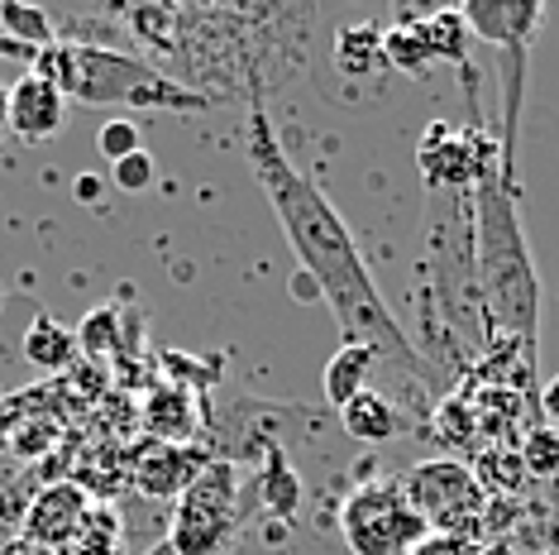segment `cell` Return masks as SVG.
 <instances>
[{
	"label": "cell",
	"mask_w": 559,
	"mask_h": 555,
	"mask_svg": "<svg viewBox=\"0 0 559 555\" xmlns=\"http://www.w3.org/2000/svg\"><path fill=\"white\" fill-rule=\"evenodd\" d=\"M245 154H249V168H253V178H259L263 197H269L277 225H283L292 255L301 263V273H307L316 283V293L330 302L345 340L368 345L378 359L397 364V369H406L412 378H430V364L421 359V350L406 340V331L383 307V293H378L373 273H368L359 245H354V231L345 225V216L330 206V197L321 187L287 158V149L277 144L273 120L263 116V106L249 110Z\"/></svg>",
	"instance_id": "obj_1"
},
{
	"label": "cell",
	"mask_w": 559,
	"mask_h": 555,
	"mask_svg": "<svg viewBox=\"0 0 559 555\" xmlns=\"http://www.w3.org/2000/svg\"><path fill=\"white\" fill-rule=\"evenodd\" d=\"M474 283L483 293V311L516 340L521 359L536 369L540 345V278L521 231L512 178L502 163H488L474 182Z\"/></svg>",
	"instance_id": "obj_2"
},
{
	"label": "cell",
	"mask_w": 559,
	"mask_h": 555,
	"mask_svg": "<svg viewBox=\"0 0 559 555\" xmlns=\"http://www.w3.org/2000/svg\"><path fill=\"white\" fill-rule=\"evenodd\" d=\"M34 72L53 82L68 101H82V106L96 110H177V116H187V110L215 106L206 92H197V86L168 78L154 62L110 44L58 39L34 58Z\"/></svg>",
	"instance_id": "obj_3"
},
{
	"label": "cell",
	"mask_w": 559,
	"mask_h": 555,
	"mask_svg": "<svg viewBox=\"0 0 559 555\" xmlns=\"http://www.w3.org/2000/svg\"><path fill=\"white\" fill-rule=\"evenodd\" d=\"M245 508H239V470L230 460H211L192 479L182 498L173 503L168 522V546L177 555H225L239 536Z\"/></svg>",
	"instance_id": "obj_4"
},
{
	"label": "cell",
	"mask_w": 559,
	"mask_h": 555,
	"mask_svg": "<svg viewBox=\"0 0 559 555\" xmlns=\"http://www.w3.org/2000/svg\"><path fill=\"white\" fill-rule=\"evenodd\" d=\"M340 532L354 555H406L416 541L430 536L426 517L406 503L402 484L392 479H368L345 498L340 512Z\"/></svg>",
	"instance_id": "obj_5"
},
{
	"label": "cell",
	"mask_w": 559,
	"mask_h": 555,
	"mask_svg": "<svg viewBox=\"0 0 559 555\" xmlns=\"http://www.w3.org/2000/svg\"><path fill=\"white\" fill-rule=\"evenodd\" d=\"M406 503L426 517L430 532H454L468 536V522H478L488 508V494L478 488V479L460 460H421L402 484Z\"/></svg>",
	"instance_id": "obj_6"
},
{
	"label": "cell",
	"mask_w": 559,
	"mask_h": 555,
	"mask_svg": "<svg viewBox=\"0 0 559 555\" xmlns=\"http://www.w3.org/2000/svg\"><path fill=\"white\" fill-rule=\"evenodd\" d=\"M488 163H502V149L492 144L483 125L460 130V125L436 120L426 125L421 144H416V168L436 197H468Z\"/></svg>",
	"instance_id": "obj_7"
},
{
	"label": "cell",
	"mask_w": 559,
	"mask_h": 555,
	"mask_svg": "<svg viewBox=\"0 0 559 555\" xmlns=\"http://www.w3.org/2000/svg\"><path fill=\"white\" fill-rule=\"evenodd\" d=\"M206 464H211V456H201L197 446H163V440H154L144 456L130 460V479L144 498H173L177 503Z\"/></svg>",
	"instance_id": "obj_8"
},
{
	"label": "cell",
	"mask_w": 559,
	"mask_h": 555,
	"mask_svg": "<svg viewBox=\"0 0 559 555\" xmlns=\"http://www.w3.org/2000/svg\"><path fill=\"white\" fill-rule=\"evenodd\" d=\"M62 125H68V96L29 68L15 86H10V130H15L24 144H44V139H53Z\"/></svg>",
	"instance_id": "obj_9"
},
{
	"label": "cell",
	"mask_w": 559,
	"mask_h": 555,
	"mask_svg": "<svg viewBox=\"0 0 559 555\" xmlns=\"http://www.w3.org/2000/svg\"><path fill=\"white\" fill-rule=\"evenodd\" d=\"M464 20L474 29V39L498 44L502 54H526L531 34L540 24V5L536 0H468Z\"/></svg>",
	"instance_id": "obj_10"
},
{
	"label": "cell",
	"mask_w": 559,
	"mask_h": 555,
	"mask_svg": "<svg viewBox=\"0 0 559 555\" xmlns=\"http://www.w3.org/2000/svg\"><path fill=\"white\" fill-rule=\"evenodd\" d=\"M86 508H92V498H86L78 484L44 488L29 508V522H24V546H34V551L39 546H72Z\"/></svg>",
	"instance_id": "obj_11"
},
{
	"label": "cell",
	"mask_w": 559,
	"mask_h": 555,
	"mask_svg": "<svg viewBox=\"0 0 559 555\" xmlns=\"http://www.w3.org/2000/svg\"><path fill=\"white\" fill-rule=\"evenodd\" d=\"M201 416L192 408V398H187L182 383H158L154 393L144 402V432L163 440V446H187V440L197 436Z\"/></svg>",
	"instance_id": "obj_12"
},
{
	"label": "cell",
	"mask_w": 559,
	"mask_h": 555,
	"mask_svg": "<svg viewBox=\"0 0 559 555\" xmlns=\"http://www.w3.org/2000/svg\"><path fill=\"white\" fill-rule=\"evenodd\" d=\"M340 426L354 436V440H368V446H383V440L402 436V412L392 408L383 393H373V388H364L359 398H349L345 408H340Z\"/></svg>",
	"instance_id": "obj_13"
},
{
	"label": "cell",
	"mask_w": 559,
	"mask_h": 555,
	"mask_svg": "<svg viewBox=\"0 0 559 555\" xmlns=\"http://www.w3.org/2000/svg\"><path fill=\"white\" fill-rule=\"evenodd\" d=\"M24 359L44 374H68L72 359H78V335L53 317H34L29 331H24Z\"/></svg>",
	"instance_id": "obj_14"
},
{
	"label": "cell",
	"mask_w": 559,
	"mask_h": 555,
	"mask_svg": "<svg viewBox=\"0 0 559 555\" xmlns=\"http://www.w3.org/2000/svg\"><path fill=\"white\" fill-rule=\"evenodd\" d=\"M378 364H383V359H378L368 345H354V340H345V345L335 350V359L325 364V398L335 402V408H345L349 398H359L368 388V378H373Z\"/></svg>",
	"instance_id": "obj_15"
},
{
	"label": "cell",
	"mask_w": 559,
	"mask_h": 555,
	"mask_svg": "<svg viewBox=\"0 0 559 555\" xmlns=\"http://www.w3.org/2000/svg\"><path fill=\"white\" fill-rule=\"evenodd\" d=\"M416 24H421V39L430 48V58L464 68L468 44H474V29H468L464 10H430V15H416Z\"/></svg>",
	"instance_id": "obj_16"
},
{
	"label": "cell",
	"mask_w": 559,
	"mask_h": 555,
	"mask_svg": "<svg viewBox=\"0 0 559 555\" xmlns=\"http://www.w3.org/2000/svg\"><path fill=\"white\" fill-rule=\"evenodd\" d=\"M335 68L345 78H373L383 68V29L378 24H345L335 34Z\"/></svg>",
	"instance_id": "obj_17"
},
{
	"label": "cell",
	"mask_w": 559,
	"mask_h": 555,
	"mask_svg": "<svg viewBox=\"0 0 559 555\" xmlns=\"http://www.w3.org/2000/svg\"><path fill=\"white\" fill-rule=\"evenodd\" d=\"M78 355H86V359H120V350H124V331H120V307L116 302H100V307H92L82 317V326L78 331Z\"/></svg>",
	"instance_id": "obj_18"
},
{
	"label": "cell",
	"mask_w": 559,
	"mask_h": 555,
	"mask_svg": "<svg viewBox=\"0 0 559 555\" xmlns=\"http://www.w3.org/2000/svg\"><path fill=\"white\" fill-rule=\"evenodd\" d=\"M430 48L421 39V24H416V15H406L402 24H392V29H383V68H397L406 72V78H426L430 72Z\"/></svg>",
	"instance_id": "obj_19"
},
{
	"label": "cell",
	"mask_w": 559,
	"mask_h": 555,
	"mask_svg": "<svg viewBox=\"0 0 559 555\" xmlns=\"http://www.w3.org/2000/svg\"><path fill=\"white\" fill-rule=\"evenodd\" d=\"M120 512L106 508V503H92L72 536V555H120Z\"/></svg>",
	"instance_id": "obj_20"
},
{
	"label": "cell",
	"mask_w": 559,
	"mask_h": 555,
	"mask_svg": "<svg viewBox=\"0 0 559 555\" xmlns=\"http://www.w3.org/2000/svg\"><path fill=\"white\" fill-rule=\"evenodd\" d=\"M0 29H5L20 48H29V54H44V48L58 44L53 20L34 5H0Z\"/></svg>",
	"instance_id": "obj_21"
},
{
	"label": "cell",
	"mask_w": 559,
	"mask_h": 555,
	"mask_svg": "<svg viewBox=\"0 0 559 555\" xmlns=\"http://www.w3.org/2000/svg\"><path fill=\"white\" fill-rule=\"evenodd\" d=\"M521 464H526V474H536V479H555L559 474V432L555 426L531 422L526 446H521Z\"/></svg>",
	"instance_id": "obj_22"
},
{
	"label": "cell",
	"mask_w": 559,
	"mask_h": 555,
	"mask_svg": "<svg viewBox=\"0 0 559 555\" xmlns=\"http://www.w3.org/2000/svg\"><path fill=\"white\" fill-rule=\"evenodd\" d=\"M474 479H478L483 494H502V488L512 494L521 479H526V464H521V456H502V450H488V456L478 460Z\"/></svg>",
	"instance_id": "obj_23"
},
{
	"label": "cell",
	"mask_w": 559,
	"mask_h": 555,
	"mask_svg": "<svg viewBox=\"0 0 559 555\" xmlns=\"http://www.w3.org/2000/svg\"><path fill=\"white\" fill-rule=\"evenodd\" d=\"M139 125L130 120V116H110L106 125H100L96 130V154L110 163V168H116L120 158H130V154H139Z\"/></svg>",
	"instance_id": "obj_24"
},
{
	"label": "cell",
	"mask_w": 559,
	"mask_h": 555,
	"mask_svg": "<svg viewBox=\"0 0 559 555\" xmlns=\"http://www.w3.org/2000/svg\"><path fill=\"white\" fill-rule=\"evenodd\" d=\"M263 498H269V508L277 512H297V498H301V484H297V474L287 470V460L283 456H273L269 460V479H263Z\"/></svg>",
	"instance_id": "obj_25"
},
{
	"label": "cell",
	"mask_w": 559,
	"mask_h": 555,
	"mask_svg": "<svg viewBox=\"0 0 559 555\" xmlns=\"http://www.w3.org/2000/svg\"><path fill=\"white\" fill-rule=\"evenodd\" d=\"M478 432V422H474V408H468V398H450L440 408V436L450 440V446H468Z\"/></svg>",
	"instance_id": "obj_26"
},
{
	"label": "cell",
	"mask_w": 559,
	"mask_h": 555,
	"mask_svg": "<svg viewBox=\"0 0 559 555\" xmlns=\"http://www.w3.org/2000/svg\"><path fill=\"white\" fill-rule=\"evenodd\" d=\"M110 178H116L120 192H148V182H154V158L139 149V154L120 158L116 168H110Z\"/></svg>",
	"instance_id": "obj_27"
},
{
	"label": "cell",
	"mask_w": 559,
	"mask_h": 555,
	"mask_svg": "<svg viewBox=\"0 0 559 555\" xmlns=\"http://www.w3.org/2000/svg\"><path fill=\"white\" fill-rule=\"evenodd\" d=\"M406 555H483L474 536H454V532H430L426 541H416Z\"/></svg>",
	"instance_id": "obj_28"
},
{
	"label": "cell",
	"mask_w": 559,
	"mask_h": 555,
	"mask_svg": "<svg viewBox=\"0 0 559 555\" xmlns=\"http://www.w3.org/2000/svg\"><path fill=\"white\" fill-rule=\"evenodd\" d=\"M536 412H540V416H550V422H545V426H555V432H559V374H555L550 383L540 388V402H536Z\"/></svg>",
	"instance_id": "obj_29"
},
{
	"label": "cell",
	"mask_w": 559,
	"mask_h": 555,
	"mask_svg": "<svg viewBox=\"0 0 559 555\" xmlns=\"http://www.w3.org/2000/svg\"><path fill=\"white\" fill-rule=\"evenodd\" d=\"M0 58H29V68H34V58H39V54H29V48H20V44L10 39L5 29H0Z\"/></svg>",
	"instance_id": "obj_30"
},
{
	"label": "cell",
	"mask_w": 559,
	"mask_h": 555,
	"mask_svg": "<svg viewBox=\"0 0 559 555\" xmlns=\"http://www.w3.org/2000/svg\"><path fill=\"white\" fill-rule=\"evenodd\" d=\"M10 130V86L0 82V134Z\"/></svg>",
	"instance_id": "obj_31"
},
{
	"label": "cell",
	"mask_w": 559,
	"mask_h": 555,
	"mask_svg": "<svg viewBox=\"0 0 559 555\" xmlns=\"http://www.w3.org/2000/svg\"><path fill=\"white\" fill-rule=\"evenodd\" d=\"M96 192H100L96 178H82V182H78V197H82V201H96Z\"/></svg>",
	"instance_id": "obj_32"
},
{
	"label": "cell",
	"mask_w": 559,
	"mask_h": 555,
	"mask_svg": "<svg viewBox=\"0 0 559 555\" xmlns=\"http://www.w3.org/2000/svg\"><path fill=\"white\" fill-rule=\"evenodd\" d=\"M144 555H177V551H173V546H168V541H158V546H148V551H144Z\"/></svg>",
	"instance_id": "obj_33"
},
{
	"label": "cell",
	"mask_w": 559,
	"mask_h": 555,
	"mask_svg": "<svg viewBox=\"0 0 559 555\" xmlns=\"http://www.w3.org/2000/svg\"><path fill=\"white\" fill-rule=\"evenodd\" d=\"M5 555H34V546H24V541H20V546H10Z\"/></svg>",
	"instance_id": "obj_34"
}]
</instances>
